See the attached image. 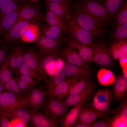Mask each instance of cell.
Segmentation results:
<instances>
[{
  "mask_svg": "<svg viewBox=\"0 0 127 127\" xmlns=\"http://www.w3.org/2000/svg\"><path fill=\"white\" fill-rule=\"evenodd\" d=\"M11 127H24L26 125L17 119L14 118L10 121Z\"/></svg>",
  "mask_w": 127,
  "mask_h": 127,
  "instance_id": "obj_47",
  "label": "cell"
},
{
  "mask_svg": "<svg viewBox=\"0 0 127 127\" xmlns=\"http://www.w3.org/2000/svg\"><path fill=\"white\" fill-rule=\"evenodd\" d=\"M2 86L3 90L12 93L20 98H25L27 95L19 87L15 79L12 77Z\"/></svg>",
  "mask_w": 127,
  "mask_h": 127,
  "instance_id": "obj_31",
  "label": "cell"
},
{
  "mask_svg": "<svg viewBox=\"0 0 127 127\" xmlns=\"http://www.w3.org/2000/svg\"><path fill=\"white\" fill-rule=\"evenodd\" d=\"M122 69L123 75L125 77L127 78V67L122 68Z\"/></svg>",
  "mask_w": 127,
  "mask_h": 127,
  "instance_id": "obj_51",
  "label": "cell"
},
{
  "mask_svg": "<svg viewBox=\"0 0 127 127\" xmlns=\"http://www.w3.org/2000/svg\"><path fill=\"white\" fill-rule=\"evenodd\" d=\"M44 15L39 3L24 4L19 13L16 23L21 21H28L31 24L40 23L43 20Z\"/></svg>",
  "mask_w": 127,
  "mask_h": 127,
  "instance_id": "obj_3",
  "label": "cell"
},
{
  "mask_svg": "<svg viewBox=\"0 0 127 127\" xmlns=\"http://www.w3.org/2000/svg\"><path fill=\"white\" fill-rule=\"evenodd\" d=\"M76 51L83 60L88 64L93 61V52L89 46L82 44L67 36L64 42Z\"/></svg>",
  "mask_w": 127,
  "mask_h": 127,
  "instance_id": "obj_23",
  "label": "cell"
},
{
  "mask_svg": "<svg viewBox=\"0 0 127 127\" xmlns=\"http://www.w3.org/2000/svg\"><path fill=\"white\" fill-rule=\"evenodd\" d=\"M91 95H87L83 98L60 119V127H73L77 120L79 112L82 105L87 100Z\"/></svg>",
  "mask_w": 127,
  "mask_h": 127,
  "instance_id": "obj_19",
  "label": "cell"
},
{
  "mask_svg": "<svg viewBox=\"0 0 127 127\" xmlns=\"http://www.w3.org/2000/svg\"><path fill=\"white\" fill-rule=\"evenodd\" d=\"M24 62L37 72L41 77L44 83L47 85L49 80L48 75L42 68L39 55L32 48L29 47L25 51Z\"/></svg>",
  "mask_w": 127,
  "mask_h": 127,
  "instance_id": "obj_12",
  "label": "cell"
},
{
  "mask_svg": "<svg viewBox=\"0 0 127 127\" xmlns=\"http://www.w3.org/2000/svg\"><path fill=\"white\" fill-rule=\"evenodd\" d=\"M113 30V36L116 41L127 40V24L117 27Z\"/></svg>",
  "mask_w": 127,
  "mask_h": 127,
  "instance_id": "obj_40",
  "label": "cell"
},
{
  "mask_svg": "<svg viewBox=\"0 0 127 127\" xmlns=\"http://www.w3.org/2000/svg\"><path fill=\"white\" fill-rule=\"evenodd\" d=\"M98 82L101 85L105 86L110 85L114 83L115 80V76L110 70L102 68L98 71L97 74Z\"/></svg>",
  "mask_w": 127,
  "mask_h": 127,
  "instance_id": "obj_30",
  "label": "cell"
},
{
  "mask_svg": "<svg viewBox=\"0 0 127 127\" xmlns=\"http://www.w3.org/2000/svg\"><path fill=\"white\" fill-rule=\"evenodd\" d=\"M110 112L113 114V115L111 117L110 127H127V100L126 98Z\"/></svg>",
  "mask_w": 127,
  "mask_h": 127,
  "instance_id": "obj_17",
  "label": "cell"
},
{
  "mask_svg": "<svg viewBox=\"0 0 127 127\" xmlns=\"http://www.w3.org/2000/svg\"><path fill=\"white\" fill-rule=\"evenodd\" d=\"M66 75V78L74 77L78 79L92 77L91 71L83 67L65 62L63 67Z\"/></svg>",
  "mask_w": 127,
  "mask_h": 127,
  "instance_id": "obj_22",
  "label": "cell"
},
{
  "mask_svg": "<svg viewBox=\"0 0 127 127\" xmlns=\"http://www.w3.org/2000/svg\"><path fill=\"white\" fill-rule=\"evenodd\" d=\"M3 90L2 85L0 83V94L2 92Z\"/></svg>",
  "mask_w": 127,
  "mask_h": 127,
  "instance_id": "obj_52",
  "label": "cell"
},
{
  "mask_svg": "<svg viewBox=\"0 0 127 127\" xmlns=\"http://www.w3.org/2000/svg\"><path fill=\"white\" fill-rule=\"evenodd\" d=\"M24 108H19L8 112L9 118L13 117L18 120L26 125L31 120L30 115Z\"/></svg>",
  "mask_w": 127,
  "mask_h": 127,
  "instance_id": "obj_37",
  "label": "cell"
},
{
  "mask_svg": "<svg viewBox=\"0 0 127 127\" xmlns=\"http://www.w3.org/2000/svg\"><path fill=\"white\" fill-rule=\"evenodd\" d=\"M114 83L113 97L117 101L124 99L127 95V78L123 75L120 76Z\"/></svg>",
  "mask_w": 127,
  "mask_h": 127,
  "instance_id": "obj_26",
  "label": "cell"
},
{
  "mask_svg": "<svg viewBox=\"0 0 127 127\" xmlns=\"http://www.w3.org/2000/svg\"><path fill=\"white\" fill-rule=\"evenodd\" d=\"M67 37L82 44L90 46L93 36L72 19L67 21Z\"/></svg>",
  "mask_w": 127,
  "mask_h": 127,
  "instance_id": "obj_4",
  "label": "cell"
},
{
  "mask_svg": "<svg viewBox=\"0 0 127 127\" xmlns=\"http://www.w3.org/2000/svg\"><path fill=\"white\" fill-rule=\"evenodd\" d=\"M126 0H98V1L106 8L111 18L114 19Z\"/></svg>",
  "mask_w": 127,
  "mask_h": 127,
  "instance_id": "obj_29",
  "label": "cell"
},
{
  "mask_svg": "<svg viewBox=\"0 0 127 127\" xmlns=\"http://www.w3.org/2000/svg\"><path fill=\"white\" fill-rule=\"evenodd\" d=\"M73 8L85 12L104 24H109L111 22V18L106 8L96 0L76 1L74 3Z\"/></svg>",
  "mask_w": 127,
  "mask_h": 127,
  "instance_id": "obj_1",
  "label": "cell"
},
{
  "mask_svg": "<svg viewBox=\"0 0 127 127\" xmlns=\"http://www.w3.org/2000/svg\"><path fill=\"white\" fill-rule=\"evenodd\" d=\"M46 8L65 18L67 21L71 18L75 9L69 4L57 2H45Z\"/></svg>",
  "mask_w": 127,
  "mask_h": 127,
  "instance_id": "obj_20",
  "label": "cell"
},
{
  "mask_svg": "<svg viewBox=\"0 0 127 127\" xmlns=\"http://www.w3.org/2000/svg\"><path fill=\"white\" fill-rule=\"evenodd\" d=\"M77 1H87L88 0H76Z\"/></svg>",
  "mask_w": 127,
  "mask_h": 127,
  "instance_id": "obj_55",
  "label": "cell"
},
{
  "mask_svg": "<svg viewBox=\"0 0 127 127\" xmlns=\"http://www.w3.org/2000/svg\"><path fill=\"white\" fill-rule=\"evenodd\" d=\"M35 45L39 53L43 56L59 54L62 47V43L41 35L36 40Z\"/></svg>",
  "mask_w": 127,
  "mask_h": 127,
  "instance_id": "obj_11",
  "label": "cell"
},
{
  "mask_svg": "<svg viewBox=\"0 0 127 127\" xmlns=\"http://www.w3.org/2000/svg\"><path fill=\"white\" fill-rule=\"evenodd\" d=\"M111 56L114 60L127 57V41L115 42L108 48Z\"/></svg>",
  "mask_w": 127,
  "mask_h": 127,
  "instance_id": "obj_25",
  "label": "cell"
},
{
  "mask_svg": "<svg viewBox=\"0 0 127 127\" xmlns=\"http://www.w3.org/2000/svg\"><path fill=\"white\" fill-rule=\"evenodd\" d=\"M20 0H4L0 8V21L5 15L15 10Z\"/></svg>",
  "mask_w": 127,
  "mask_h": 127,
  "instance_id": "obj_36",
  "label": "cell"
},
{
  "mask_svg": "<svg viewBox=\"0 0 127 127\" xmlns=\"http://www.w3.org/2000/svg\"><path fill=\"white\" fill-rule=\"evenodd\" d=\"M71 18L93 37L99 36L104 32L105 24L85 12L75 9Z\"/></svg>",
  "mask_w": 127,
  "mask_h": 127,
  "instance_id": "obj_2",
  "label": "cell"
},
{
  "mask_svg": "<svg viewBox=\"0 0 127 127\" xmlns=\"http://www.w3.org/2000/svg\"><path fill=\"white\" fill-rule=\"evenodd\" d=\"M93 52V61L98 65L109 67L112 60L105 42L99 40L89 46Z\"/></svg>",
  "mask_w": 127,
  "mask_h": 127,
  "instance_id": "obj_5",
  "label": "cell"
},
{
  "mask_svg": "<svg viewBox=\"0 0 127 127\" xmlns=\"http://www.w3.org/2000/svg\"><path fill=\"white\" fill-rule=\"evenodd\" d=\"M78 80L74 77L65 79L52 89L45 90L46 96L61 102L67 97L70 89Z\"/></svg>",
  "mask_w": 127,
  "mask_h": 127,
  "instance_id": "obj_8",
  "label": "cell"
},
{
  "mask_svg": "<svg viewBox=\"0 0 127 127\" xmlns=\"http://www.w3.org/2000/svg\"><path fill=\"white\" fill-rule=\"evenodd\" d=\"M18 75L20 78L25 81L33 88L35 87L36 85L40 81L37 79L26 75Z\"/></svg>",
  "mask_w": 127,
  "mask_h": 127,
  "instance_id": "obj_45",
  "label": "cell"
},
{
  "mask_svg": "<svg viewBox=\"0 0 127 127\" xmlns=\"http://www.w3.org/2000/svg\"><path fill=\"white\" fill-rule=\"evenodd\" d=\"M3 0H0V8L2 3L3 1Z\"/></svg>",
  "mask_w": 127,
  "mask_h": 127,
  "instance_id": "obj_54",
  "label": "cell"
},
{
  "mask_svg": "<svg viewBox=\"0 0 127 127\" xmlns=\"http://www.w3.org/2000/svg\"><path fill=\"white\" fill-rule=\"evenodd\" d=\"M113 97V94L109 88L99 90L95 94L91 105L95 109L99 111L107 112L108 110Z\"/></svg>",
  "mask_w": 127,
  "mask_h": 127,
  "instance_id": "obj_13",
  "label": "cell"
},
{
  "mask_svg": "<svg viewBox=\"0 0 127 127\" xmlns=\"http://www.w3.org/2000/svg\"><path fill=\"white\" fill-rule=\"evenodd\" d=\"M20 88L27 95H28L33 88L24 80L18 76L15 78Z\"/></svg>",
  "mask_w": 127,
  "mask_h": 127,
  "instance_id": "obj_43",
  "label": "cell"
},
{
  "mask_svg": "<svg viewBox=\"0 0 127 127\" xmlns=\"http://www.w3.org/2000/svg\"><path fill=\"white\" fill-rule=\"evenodd\" d=\"M45 87H38L32 89L27 95L26 101L29 108L39 111L42 109L46 100Z\"/></svg>",
  "mask_w": 127,
  "mask_h": 127,
  "instance_id": "obj_9",
  "label": "cell"
},
{
  "mask_svg": "<svg viewBox=\"0 0 127 127\" xmlns=\"http://www.w3.org/2000/svg\"><path fill=\"white\" fill-rule=\"evenodd\" d=\"M39 29L40 35L62 43L67 37V32L56 26L40 23Z\"/></svg>",
  "mask_w": 127,
  "mask_h": 127,
  "instance_id": "obj_15",
  "label": "cell"
},
{
  "mask_svg": "<svg viewBox=\"0 0 127 127\" xmlns=\"http://www.w3.org/2000/svg\"><path fill=\"white\" fill-rule=\"evenodd\" d=\"M30 0L32 1H36L37 0Z\"/></svg>",
  "mask_w": 127,
  "mask_h": 127,
  "instance_id": "obj_57",
  "label": "cell"
},
{
  "mask_svg": "<svg viewBox=\"0 0 127 127\" xmlns=\"http://www.w3.org/2000/svg\"><path fill=\"white\" fill-rule=\"evenodd\" d=\"M31 24L26 21L16 23L2 37L3 43L9 45L19 44L21 37Z\"/></svg>",
  "mask_w": 127,
  "mask_h": 127,
  "instance_id": "obj_10",
  "label": "cell"
},
{
  "mask_svg": "<svg viewBox=\"0 0 127 127\" xmlns=\"http://www.w3.org/2000/svg\"><path fill=\"white\" fill-rule=\"evenodd\" d=\"M27 106L26 97L22 99L6 91L0 94V108L2 111L8 112Z\"/></svg>",
  "mask_w": 127,
  "mask_h": 127,
  "instance_id": "obj_6",
  "label": "cell"
},
{
  "mask_svg": "<svg viewBox=\"0 0 127 127\" xmlns=\"http://www.w3.org/2000/svg\"><path fill=\"white\" fill-rule=\"evenodd\" d=\"M66 78V74L63 67L59 69L49 79L46 90L52 89Z\"/></svg>",
  "mask_w": 127,
  "mask_h": 127,
  "instance_id": "obj_39",
  "label": "cell"
},
{
  "mask_svg": "<svg viewBox=\"0 0 127 127\" xmlns=\"http://www.w3.org/2000/svg\"><path fill=\"white\" fill-rule=\"evenodd\" d=\"M94 89L93 85L79 93L67 96L61 102L67 107L74 106L84 97L91 95Z\"/></svg>",
  "mask_w": 127,
  "mask_h": 127,
  "instance_id": "obj_28",
  "label": "cell"
},
{
  "mask_svg": "<svg viewBox=\"0 0 127 127\" xmlns=\"http://www.w3.org/2000/svg\"><path fill=\"white\" fill-rule=\"evenodd\" d=\"M9 45L3 43L0 46V65L4 61L7 56V52Z\"/></svg>",
  "mask_w": 127,
  "mask_h": 127,
  "instance_id": "obj_46",
  "label": "cell"
},
{
  "mask_svg": "<svg viewBox=\"0 0 127 127\" xmlns=\"http://www.w3.org/2000/svg\"><path fill=\"white\" fill-rule=\"evenodd\" d=\"M45 2H61L69 4L72 7L74 4L72 0H45Z\"/></svg>",
  "mask_w": 127,
  "mask_h": 127,
  "instance_id": "obj_48",
  "label": "cell"
},
{
  "mask_svg": "<svg viewBox=\"0 0 127 127\" xmlns=\"http://www.w3.org/2000/svg\"><path fill=\"white\" fill-rule=\"evenodd\" d=\"M9 118L8 112L2 110L0 118V127H11L10 121Z\"/></svg>",
  "mask_w": 127,
  "mask_h": 127,
  "instance_id": "obj_44",
  "label": "cell"
},
{
  "mask_svg": "<svg viewBox=\"0 0 127 127\" xmlns=\"http://www.w3.org/2000/svg\"><path fill=\"white\" fill-rule=\"evenodd\" d=\"M24 4L21 3L15 10L5 15L0 21V37H3L16 24L19 13Z\"/></svg>",
  "mask_w": 127,
  "mask_h": 127,
  "instance_id": "obj_24",
  "label": "cell"
},
{
  "mask_svg": "<svg viewBox=\"0 0 127 127\" xmlns=\"http://www.w3.org/2000/svg\"><path fill=\"white\" fill-rule=\"evenodd\" d=\"M59 57V53L50 54L45 56L40 60L41 66L44 71L45 72L48 65L56 61Z\"/></svg>",
  "mask_w": 127,
  "mask_h": 127,
  "instance_id": "obj_41",
  "label": "cell"
},
{
  "mask_svg": "<svg viewBox=\"0 0 127 127\" xmlns=\"http://www.w3.org/2000/svg\"><path fill=\"white\" fill-rule=\"evenodd\" d=\"M42 20L48 24L58 26L67 32V21L47 9Z\"/></svg>",
  "mask_w": 127,
  "mask_h": 127,
  "instance_id": "obj_27",
  "label": "cell"
},
{
  "mask_svg": "<svg viewBox=\"0 0 127 127\" xmlns=\"http://www.w3.org/2000/svg\"><path fill=\"white\" fill-rule=\"evenodd\" d=\"M40 23L31 24L20 40L27 43L36 41L40 36L39 25Z\"/></svg>",
  "mask_w": 127,
  "mask_h": 127,
  "instance_id": "obj_32",
  "label": "cell"
},
{
  "mask_svg": "<svg viewBox=\"0 0 127 127\" xmlns=\"http://www.w3.org/2000/svg\"><path fill=\"white\" fill-rule=\"evenodd\" d=\"M3 44V42L2 38L0 39V46Z\"/></svg>",
  "mask_w": 127,
  "mask_h": 127,
  "instance_id": "obj_53",
  "label": "cell"
},
{
  "mask_svg": "<svg viewBox=\"0 0 127 127\" xmlns=\"http://www.w3.org/2000/svg\"><path fill=\"white\" fill-rule=\"evenodd\" d=\"M91 123L76 122L73 127H91Z\"/></svg>",
  "mask_w": 127,
  "mask_h": 127,
  "instance_id": "obj_50",
  "label": "cell"
},
{
  "mask_svg": "<svg viewBox=\"0 0 127 127\" xmlns=\"http://www.w3.org/2000/svg\"><path fill=\"white\" fill-rule=\"evenodd\" d=\"M2 110H1V109L0 108V116L1 115V112L2 111Z\"/></svg>",
  "mask_w": 127,
  "mask_h": 127,
  "instance_id": "obj_56",
  "label": "cell"
},
{
  "mask_svg": "<svg viewBox=\"0 0 127 127\" xmlns=\"http://www.w3.org/2000/svg\"><path fill=\"white\" fill-rule=\"evenodd\" d=\"M93 85L91 78H84L80 79L71 87L67 97L79 93Z\"/></svg>",
  "mask_w": 127,
  "mask_h": 127,
  "instance_id": "obj_35",
  "label": "cell"
},
{
  "mask_svg": "<svg viewBox=\"0 0 127 127\" xmlns=\"http://www.w3.org/2000/svg\"><path fill=\"white\" fill-rule=\"evenodd\" d=\"M24 47L19 44H14L10 48V69L12 72L17 70L24 63Z\"/></svg>",
  "mask_w": 127,
  "mask_h": 127,
  "instance_id": "obj_21",
  "label": "cell"
},
{
  "mask_svg": "<svg viewBox=\"0 0 127 127\" xmlns=\"http://www.w3.org/2000/svg\"><path fill=\"white\" fill-rule=\"evenodd\" d=\"M17 75H22L27 76L40 81L43 79L39 74L28 65L24 62L16 70Z\"/></svg>",
  "mask_w": 127,
  "mask_h": 127,
  "instance_id": "obj_38",
  "label": "cell"
},
{
  "mask_svg": "<svg viewBox=\"0 0 127 127\" xmlns=\"http://www.w3.org/2000/svg\"><path fill=\"white\" fill-rule=\"evenodd\" d=\"M119 60V64L122 68L127 67V57L121 58Z\"/></svg>",
  "mask_w": 127,
  "mask_h": 127,
  "instance_id": "obj_49",
  "label": "cell"
},
{
  "mask_svg": "<svg viewBox=\"0 0 127 127\" xmlns=\"http://www.w3.org/2000/svg\"><path fill=\"white\" fill-rule=\"evenodd\" d=\"M59 55L60 57L65 62L91 71L88 64L83 60L75 50L68 44L62 48Z\"/></svg>",
  "mask_w": 127,
  "mask_h": 127,
  "instance_id": "obj_16",
  "label": "cell"
},
{
  "mask_svg": "<svg viewBox=\"0 0 127 127\" xmlns=\"http://www.w3.org/2000/svg\"><path fill=\"white\" fill-rule=\"evenodd\" d=\"M106 113L99 120H96L92 123L91 127H110L111 117Z\"/></svg>",
  "mask_w": 127,
  "mask_h": 127,
  "instance_id": "obj_42",
  "label": "cell"
},
{
  "mask_svg": "<svg viewBox=\"0 0 127 127\" xmlns=\"http://www.w3.org/2000/svg\"><path fill=\"white\" fill-rule=\"evenodd\" d=\"M12 73L10 69L9 56L8 54L0 65V83L2 86L12 77Z\"/></svg>",
  "mask_w": 127,
  "mask_h": 127,
  "instance_id": "obj_33",
  "label": "cell"
},
{
  "mask_svg": "<svg viewBox=\"0 0 127 127\" xmlns=\"http://www.w3.org/2000/svg\"><path fill=\"white\" fill-rule=\"evenodd\" d=\"M68 107L62 102L48 97L42 109L43 113L51 118L60 120L69 111Z\"/></svg>",
  "mask_w": 127,
  "mask_h": 127,
  "instance_id": "obj_7",
  "label": "cell"
},
{
  "mask_svg": "<svg viewBox=\"0 0 127 127\" xmlns=\"http://www.w3.org/2000/svg\"><path fill=\"white\" fill-rule=\"evenodd\" d=\"M107 112L99 111L93 108L91 103L85 102L80 109L76 122L91 123L99 118H101Z\"/></svg>",
  "mask_w": 127,
  "mask_h": 127,
  "instance_id": "obj_18",
  "label": "cell"
},
{
  "mask_svg": "<svg viewBox=\"0 0 127 127\" xmlns=\"http://www.w3.org/2000/svg\"><path fill=\"white\" fill-rule=\"evenodd\" d=\"M31 126L34 127H58L60 121L53 119L43 113L29 108Z\"/></svg>",
  "mask_w": 127,
  "mask_h": 127,
  "instance_id": "obj_14",
  "label": "cell"
},
{
  "mask_svg": "<svg viewBox=\"0 0 127 127\" xmlns=\"http://www.w3.org/2000/svg\"><path fill=\"white\" fill-rule=\"evenodd\" d=\"M112 30L127 24V0H126L114 18Z\"/></svg>",
  "mask_w": 127,
  "mask_h": 127,
  "instance_id": "obj_34",
  "label": "cell"
}]
</instances>
